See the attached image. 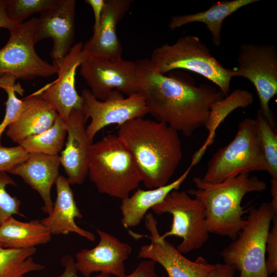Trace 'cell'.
Here are the masks:
<instances>
[{"instance_id": "cell-31", "label": "cell", "mask_w": 277, "mask_h": 277, "mask_svg": "<svg viewBox=\"0 0 277 277\" xmlns=\"http://www.w3.org/2000/svg\"><path fill=\"white\" fill-rule=\"evenodd\" d=\"M9 185H16L15 182L6 172H0V226L14 215L24 216L20 212L21 201L7 191Z\"/></svg>"}, {"instance_id": "cell-1", "label": "cell", "mask_w": 277, "mask_h": 277, "mask_svg": "<svg viewBox=\"0 0 277 277\" xmlns=\"http://www.w3.org/2000/svg\"><path fill=\"white\" fill-rule=\"evenodd\" d=\"M135 63L139 92L149 113L184 136L190 137L205 127L212 105L225 97L212 85L196 86L160 73L151 67L148 58Z\"/></svg>"}, {"instance_id": "cell-28", "label": "cell", "mask_w": 277, "mask_h": 277, "mask_svg": "<svg viewBox=\"0 0 277 277\" xmlns=\"http://www.w3.org/2000/svg\"><path fill=\"white\" fill-rule=\"evenodd\" d=\"M257 129L260 145L272 179H277V134L260 109L257 111Z\"/></svg>"}, {"instance_id": "cell-4", "label": "cell", "mask_w": 277, "mask_h": 277, "mask_svg": "<svg viewBox=\"0 0 277 277\" xmlns=\"http://www.w3.org/2000/svg\"><path fill=\"white\" fill-rule=\"evenodd\" d=\"M88 175L100 193L121 200L142 183L131 151L115 134H108L92 144Z\"/></svg>"}, {"instance_id": "cell-10", "label": "cell", "mask_w": 277, "mask_h": 277, "mask_svg": "<svg viewBox=\"0 0 277 277\" xmlns=\"http://www.w3.org/2000/svg\"><path fill=\"white\" fill-rule=\"evenodd\" d=\"M238 66L233 76L248 79L256 90L260 110L269 124L274 123L269 106L277 94V49L272 44H242L237 58Z\"/></svg>"}, {"instance_id": "cell-3", "label": "cell", "mask_w": 277, "mask_h": 277, "mask_svg": "<svg viewBox=\"0 0 277 277\" xmlns=\"http://www.w3.org/2000/svg\"><path fill=\"white\" fill-rule=\"evenodd\" d=\"M196 188L187 191L199 200L204 208L209 233L234 240L244 227L247 212L241 206L244 197L252 192H263L265 182L250 173H243L216 183L204 181L202 177L192 179Z\"/></svg>"}, {"instance_id": "cell-35", "label": "cell", "mask_w": 277, "mask_h": 277, "mask_svg": "<svg viewBox=\"0 0 277 277\" xmlns=\"http://www.w3.org/2000/svg\"><path fill=\"white\" fill-rule=\"evenodd\" d=\"M61 264L64 268L63 273L58 277H81L78 275V270L76 267L75 260L70 255H65L61 258ZM110 275L100 273L93 277H110Z\"/></svg>"}, {"instance_id": "cell-18", "label": "cell", "mask_w": 277, "mask_h": 277, "mask_svg": "<svg viewBox=\"0 0 277 277\" xmlns=\"http://www.w3.org/2000/svg\"><path fill=\"white\" fill-rule=\"evenodd\" d=\"M132 0H105L99 26L83 44L87 56L121 57L123 47L117 34V26L130 8Z\"/></svg>"}, {"instance_id": "cell-21", "label": "cell", "mask_w": 277, "mask_h": 277, "mask_svg": "<svg viewBox=\"0 0 277 277\" xmlns=\"http://www.w3.org/2000/svg\"><path fill=\"white\" fill-rule=\"evenodd\" d=\"M18 115L7 128L6 135L15 143L50 128L57 113L36 91L23 100Z\"/></svg>"}, {"instance_id": "cell-40", "label": "cell", "mask_w": 277, "mask_h": 277, "mask_svg": "<svg viewBox=\"0 0 277 277\" xmlns=\"http://www.w3.org/2000/svg\"><path fill=\"white\" fill-rule=\"evenodd\" d=\"M273 277H277V273L273 274Z\"/></svg>"}, {"instance_id": "cell-9", "label": "cell", "mask_w": 277, "mask_h": 277, "mask_svg": "<svg viewBox=\"0 0 277 277\" xmlns=\"http://www.w3.org/2000/svg\"><path fill=\"white\" fill-rule=\"evenodd\" d=\"M37 19L32 17L9 30V40L0 49V74L9 73L16 80H30L57 74V68L35 51L34 33Z\"/></svg>"}, {"instance_id": "cell-12", "label": "cell", "mask_w": 277, "mask_h": 277, "mask_svg": "<svg viewBox=\"0 0 277 277\" xmlns=\"http://www.w3.org/2000/svg\"><path fill=\"white\" fill-rule=\"evenodd\" d=\"M80 67L90 91L100 101L106 100L114 90L127 96L139 92L135 62L122 56H89Z\"/></svg>"}, {"instance_id": "cell-22", "label": "cell", "mask_w": 277, "mask_h": 277, "mask_svg": "<svg viewBox=\"0 0 277 277\" xmlns=\"http://www.w3.org/2000/svg\"><path fill=\"white\" fill-rule=\"evenodd\" d=\"M192 168L189 166L177 179L165 186L148 190L137 188L132 195L121 200L120 208L123 226L129 229L138 226L149 209L161 203L172 190H179Z\"/></svg>"}, {"instance_id": "cell-25", "label": "cell", "mask_w": 277, "mask_h": 277, "mask_svg": "<svg viewBox=\"0 0 277 277\" xmlns=\"http://www.w3.org/2000/svg\"><path fill=\"white\" fill-rule=\"evenodd\" d=\"M253 102L251 92L237 89L212 105L205 127L208 131V136L202 146L192 156L190 166L193 167L200 162L208 147L213 143L216 130L224 119L233 111L239 108H246Z\"/></svg>"}, {"instance_id": "cell-39", "label": "cell", "mask_w": 277, "mask_h": 277, "mask_svg": "<svg viewBox=\"0 0 277 277\" xmlns=\"http://www.w3.org/2000/svg\"><path fill=\"white\" fill-rule=\"evenodd\" d=\"M270 192L272 196L271 205L275 213H277V179H271Z\"/></svg>"}, {"instance_id": "cell-32", "label": "cell", "mask_w": 277, "mask_h": 277, "mask_svg": "<svg viewBox=\"0 0 277 277\" xmlns=\"http://www.w3.org/2000/svg\"><path fill=\"white\" fill-rule=\"evenodd\" d=\"M29 154L21 146L0 147V172H9L11 169L25 162Z\"/></svg>"}, {"instance_id": "cell-2", "label": "cell", "mask_w": 277, "mask_h": 277, "mask_svg": "<svg viewBox=\"0 0 277 277\" xmlns=\"http://www.w3.org/2000/svg\"><path fill=\"white\" fill-rule=\"evenodd\" d=\"M117 135L131 151L145 187L154 189L169 183L183 157L176 131L141 117L120 126Z\"/></svg>"}, {"instance_id": "cell-41", "label": "cell", "mask_w": 277, "mask_h": 277, "mask_svg": "<svg viewBox=\"0 0 277 277\" xmlns=\"http://www.w3.org/2000/svg\"><path fill=\"white\" fill-rule=\"evenodd\" d=\"M0 247H2L1 242H0Z\"/></svg>"}, {"instance_id": "cell-13", "label": "cell", "mask_w": 277, "mask_h": 277, "mask_svg": "<svg viewBox=\"0 0 277 277\" xmlns=\"http://www.w3.org/2000/svg\"><path fill=\"white\" fill-rule=\"evenodd\" d=\"M145 221L150 235H139L149 238L151 242L140 247L138 258L160 264L168 277H206L213 268V265L202 256L194 261L188 259L166 239L162 238L152 213H147Z\"/></svg>"}, {"instance_id": "cell-8", "label": "cell", "mask_w": 277, "mask_h": 277, "mask_svg": "<svg viewBox=\"0 0 277 277\" xmlns=\"http://www.w3.org/2000/svg\"><path fill=\"white\" fill-rule=\"evenodd\" d=\"M157 214L169 213L172 216L170 229L162 238L176 236L182 242L176 247L182 254L201 248L207 241L209 232L202 203L187 191L174 190L160 203L151 208Z\"/></svg>"}, {"instance_id": "cell-38", "label": "cell", "mask_w": 277, "mask_h": 277, "mask_svg": "<svg viewBox=\"0 0 277 277\" xmlns=\"http://www.w3.org/2000/svg\"><path fill=\"white\" fill-rule=\"evenodd\" d=\"M18 24L12 21L6 11V0H0V28L8 30Z\"/></svg>"}, {"instance_id": "cell-27", "label": "cell", "mask_w": 277, "mask_h": 277, "mask_svg": "<svg viewBox=\"0 0 277 277\" xmlns=\"http://www.w3.org/2000/svg\"><path fill=\"white\" fill-rule=\"evenodd\" d=\"M36 251L35 247H0V277H25L28 273L44 270L45 266L33 259Z\"/></svg>"}, {"instance_id": "cell-23", "label": "cell", "mask_w": 277, "mask_h": 277, "mask_svg": "<svg viewBox=\"0 0 277 277\" xmlns=\"http://www.w3.org/2000/svg\"><path fill=\"white\" fill-rule=\"evenodd\" d=\"M259 1V0L218 1L205 11L172 16L168 27L171 30H174L189 23H202L206 25L207 28L210 31L213 44L216 47H219L221 43V32L224 21L239 9Z\"/></svg>"}, {"instance_id": "cell-29", "label": "cell", "mask_w": 277, "mask_h": 277, "mask_svg": "<svg viewBox=\"0 0 277 277\" xmlns=\"http://www.w3.org/2000/svg\"><path fill=\"white\" fill-rule=\"evenodd\" d=\"M15 78L9 73L0 75V88L7 92L8 96L5 114L0 124V147L2 146L1 142L3 133L15 120L23 106V100H19L16 97L15 92L22 94L23 90L19 84H15Z\"/></svg>"}, {"instance_id": "cell-24", "label": "cell", "mask_w": 277, "mask_h": 277, "mask_svg": "<svg viewBox=\"0 0 277 277\" xmlns=\"http://www.w3.org/2000/svg\"><path fill=\"white\" fill-rule=\"evenodd\" d=\"M52 234L41 220L28 222L10 217L0 226V242L2 247L24 249L48 243Z\"/></svg>"}, {"instance_id": "cell-37", "label": "cell", "mask_w": 277, "mask_h": 277, "mask_svg": "<svg viewBox=\"0 0 277 277\" xmlns=\"http://www.w3.org/2000/svg\"><path fill=\"white\" fill-rule=\"evenodd\" d=\"M85 2L91 6L93 11L94 24L93 28V32H94L98 28L105 4V0H86Z\"/></svg>"}, {"instance_id": "cell-16", "label": "cell", "mask_w": 277, "mask_h": 277, "mask_svg": "<svg viewBox=\"0 0 277 277\" xmlns=\"http://www.w3.org/2000/svg\"><path fill=\"white\" fill-rule=\"evenodd\" d=\"M75 4V0H58L54 6L41 13L37 19L34 42L47 38L52 39L50 56L53 63L65 57L73 46Z\"/></svg>"}, {"instance_id": "cell-7", "label": "cell", "mask_w": 277, "mask_h": 277, "mask_svg": "<svg viewBox=\"0 0 277 277\" xmlns=\"http://www.w3.org/2000/svg\"><path fill=\"white\" fill-rule=\"evenodd\" d=\"M267 170L259 141L256 121L245 118L239 123L233 140L220 148L209 161L202 179L208 183H216L241 174Z\"/></svg>"}, {"instance_id": "cell-19", "label": "cell", "mask_w": 277, "mask_h": 277, "mask_svg": "<svg viewBox=\"0 0 277 277\" xmlns=\"http://www.w3.org/2000/svg\"><path fill=\"white\" fill-rule=\"evenodd\" d=\"M60 156L43 153H31L24 163L8 173L19 176L36 191L44 203L42 210L47 214L51 211L53 203L51 196L52 186L60 175Z\"/></svg>"}, {"instance_id": "cell-33", "label": "cell", "mask_w": 277, "mask_h": 277, "mask_svg": "<svg viewBox=\"0 0 277 277\" xmlns=\"http://www.w3.org/2000/svg\"><path fill=\"white\" fill-rule=\"evenodd\" d=\"M266 243V268L268 276L277 273V215L273 216Z\"/></svg>"}, {"instance_id": "cell-15", "label": "cell", "mask_w": 277, "mask_h": 277, "mask_svg": "<svg viewBox=\"0 0 277 277\" xmlns=\"http://www.w3.org/2000/svg\"><path fill=\"white\" fill-rule=\"evenodd\" d=\"M96 231L100 238L97 245L90 249H82L75 254L78 271L84 277H91L95 272L124 276V262L132 252L131 246L107 232L99 229Z\"/></svg>"}, {"instance_id": "cell-34", "label": "cell", "mask_w": 277, "mask_h": 277, "mask_svg": "<svg viewBox=\"0 0 277 277\" xmlns=\"http://www.w3.org/2000/svg\"><path fill=\"white\" fill-rule=\"evenodd\" d=\"M123 277H159L155 270V263L150 260L141 261L130 274Z\"/></svg>"}, {"instance_id": "cell-6", "label": "cell", "mask_w": 277, "mask_h": 277, "mask_svg": "<svg viewBox=\"0 0 277 277\" xmlns=\"http://www.w3.org/2000/svg\"><path fill=\"white\" fill-rule=\"evenodd\" d=\"M277 215L270 203L250 208L238 236L221 252L224 263L240 272V277H268L266 243L271 223Z\"/></svg>"}, {"instance_id": "cell-11", "label": "cell", "mask_w": 277, "mask_h": 277, "mask_svg": "<svg viewBox=\"0 0 277 277\" xmlns=\"http://www.w3.org/2000/svg\"><path fill=\"white\" fill-rule=\"evenodd\" d=\"M81 97L84 118L86 122L91 118L86 131L92 143L96 133L104 127L112 124L120 126L149 113L144 97L140 92L125 98L121 92L114 90L106 100L100 101L90 90L84 88Z\"/></svg>"}, {"instance_id": "cell-14", "label": "cell", "mask_w": 277, "mask_h": 277, "mask_svg": "<svg viewBox=\"0 0 277 277\" xmlns=\"http://www.w3.org/2000/svg\"><path fill=\"white\" fill-rule=\"evenodd\" d=\"M83 46L82 42L74 44L65 57L53 63L58 69L57 78L37 91L66 122L72 110L81 107V97L75 82L77 68L88 57L83 51Z\"/></svg>"}, {"instance_id": "cell-30", "label": "cell", "mask_w": 277, "mask_h": 277, "mask_svg": "<svg viewBox=\"0 0 277 277\" xmlns=\"http://www.w3.org/2000/svg\"><path fill=\"white\" fill-rule=\"evenodd\" d=\"M58 0H6V11L9 18L19 24L36 13L52 7Z\"/></svg>"}, {"instance_id": "cell-36", "label": "cell", "mask_w": 277, "mask_h": 277, "mask_svg": "<svg viewBox=\"0 0 277 277\" xmlns=\"http://www.w3.org/2000/svg\"><path fill=\"white\" fill-rule=\"evenodd\" d=\"M235 270L226 264L216 263L206 277H233Z\"/></svg>"}, {"instance_id": "cell-26", "label": "cell", "mask_w": 277, "mask_h": 277, "mask_svg": "<svg viewBox=\"0 0 277 277\" xmlns=\"http://www.w3.org/2000/svg\"><path fill=\"white\" fill-rule=\"evenodd\" d=\"M67 126L58 114L53 125L37 135L28 136L18 142L27 153L58 155L65 144Z\"/></svg>"}, {"instance_id": "cell-17", "label": "cell", "mask_w": 277, "mask_h": 277, "mask_svg": "<svg viewBox=\"0 0 277 277\" xmlns=\"http://www.w3.org/2000/svg\"><path fill=\"white\" fill-rule=\"evenodd\" d=\"M86 123L81 108L73 109L67 122V139L60 163L72 185L82 184L88 175L92 143L86 134Z\"/></svg>"}, {"instance_id": "cell-5", "label": "cell", "mask_w": 277, "mask_h": 277, "mask_svg": "<svg viewBox=\"0 0 277 277\" xmlns=\"http://www.w3.org/2000/svg\"><path fill=\"white\" fill-rule=\"evenodd\" d=\"M149 62L160 73L175 69L189 70L215 84L225 96L230 92L233 69L223 67L196 36L187 34L173 44L165 43L155 48Z\"/></svg>"}, {"instance_id": "cell-20", "label": "cell", "mask_w": 277, "mask_h": 277, "mask_svg": "<svg viewBox=\"0 0 277 277\" xmlns=\"http://www.w3.org/2000/svg\"><path fill=\"white\" fill-rule=\"evenodd\" d=\"M55 184L57 192L55 201L50 213L41 220L42 223L52 234L74 233L90 242L94 241L95 235L78 227L75 222V219H81L83 215L76 205L67 179L60 175Z\"/></svg>"}]
</instances>
